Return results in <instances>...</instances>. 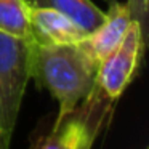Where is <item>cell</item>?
<instances>
[{
    "mask_svg": "<svg viewBox=\"0 0 149 149\" xmlns=\"http://www.w3.org/2000/svg\"><path fill=\"white\" fill-rule=\"evenodd\" d=\"M100 59L95 56L88 37L68 45L34 43L32 75L58 103V116L75 109L96 88Z\"/></svg>",
    "mask_w": 149,
    "mask_h": 149,
    "instance_id": "obj_1",
    "label": "cell"
},
{
    "mask_svg": "<svg viewBox=\"0 0 149 149\" xmlns=\"http://www.w3.org/2000/svg\"><path fill=\"white\" fill-rule=\"evenodd\" d=\"M112 104L96 87L72 112L56 117L48 132L32 139L29 149H93L111 117Z\"/></svg>",
    "mask_w": 149,
    "mask_h": 149,
    "instance_id": "obj_2",
    "label": "cell"
},
{
    "mask_svg": "<svg viewBox=\"0 0 149 149\" xmlns=\"http://www.w3.org/2000/svg\"><path fill=\"white\" fill-rule=\"evenodd\" d=\"M34 40L0 32V130L11 148V138L19 116L27 82L32 75Z\"/></svg>",
    "mask_w": 149,
    "mask_h": 149,
    "instance_id": "obj_3",
    "label": "cell"
},
{
    "mask_svg": "<svg viewBox=\"0 0 149 149\" xmlns=\"http://www.w3.org/2000/svg\"><path fill=\"white\" fill-rule=\"evenodd\" d=\"M144 32L138 21L133 19L120 45L100 63L96 87L104 96L116 101L133 80L144 48Z\"/></svg>",
    "mask_w": 149,
    "mask_h": 149,
    "instance_id": "obj_4",
    "label": "cell"
},
{
    "mask_svg": "<svg viewBox=\"0 0 149 149\" xmlns=\"http://www.w3.org/2000/svg\"><path fill=\"white\" fill-rule=\"evenodd\" d=\"M29 23L31 37L37 45H68L90 36L64 13L47 7L29 8Z\"/></svg>",
    "mask_w": 149,
    "mask_h": 149,
    "instance_id": "obj_5",
    "label": "cell"
},
{
    "mask_svg": "<svg viewBox=\"0 0 149 149\" xmlns=\"http://www.w3.org/2000/svg\"><path fill=\"white\" fill-rule=\"evenodd\" d=\"M132 21L128 3H120L114 0L109 5L103 23L88 36V43L100 63L120 45Z\"/></svg>",
    "mask_w": 149,
    "mask_h": 149,
    "instance_id": "obj_6",
    "label": "cell"
},
{
    "mask_svg": "<svg viewBox=\"0 0 149 149\" xmlns=\"http://www.w3.org/2000/svg\"><path fill=\"white\" fill-rule=\"evenodd\" d=\"M24 2L29 8L47 7L61 11L88 34L93 32L104 19V11H101L91 0H24Z\"/></svg>",
    "mask_w": 149,
    "mask_h": 149,
    "instance_id": "obj_7",
    "label": "cell"
},
{
    "mask_svg": "<svg viewBox=\"0 0 149 149\" xmlns=\"http://www.w3.org/2000/svg\"><path fill=\"white\" fill-rule=\"evenodd\" d=\"M0 32L31 39L29 7L24 0H0Z\"/></svg>",
    "mask_w": 149,
    "mask_h": 149,
    "instance_id": "obj_8",
    "label": "cell"
},
{
    "mask_svg": "<svg viewBox=\"0 0 149 149\" xmlns=\"http://www.w3.org/2000/svg\"><path fill=\"white\" fill-rule=\"evenodd\" d=\"M130 7L132 19L138 21L143 27V32L146 36V21H148V3L149 0H128L127 2Z\"/></svg>",
    "mask_w": 149,
    "mask_h": 149,
    "instance_id": "obj_9",
    "label": "cell"
},
{
    "mask_svg": "<svg viewBox=\"0 0 149 149\" xmlns=\"http://www.w3.org/2000/svg\"><path fill=\"white\" fill-rule=\"evenodd\" d=\"M0 149H10L7 144H5V141H3V136H2V130H0Z\"/></svg>",
    "mask_w": 149,
    "mask_h": 149,
    "instance_id": "obj_10",
    "label": "cell"
},
{
    "mask_svg": "<svg viewBox=\"0 0 149 149\" xmlns=\"http://www.w3.org/2000/svg\"><path fill=\"white\" fill-rule=\"evenodd\" d=\"M146 149H148V148H146Z\"/></svg>",
    "mask_w": 149,
    "mask_h": 149,
    "instance_id": "obj_11",
    "label": "cell"
}]
</instances>
